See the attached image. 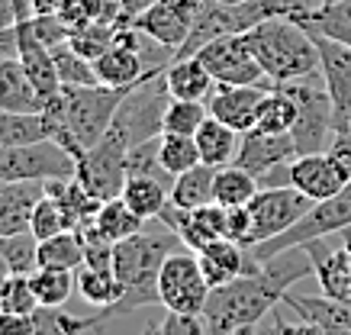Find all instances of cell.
<instances>
[{"label":"cell","instance_id":"6da1fadb","mask_svg":"<svg viewBox=\"0 0 351 335\" xmlns=\"http://www.w3.org/2000/svg\"><path fill=\"white\" fill-rule=\"evenodd\" d=\"M309 274H313V258L300 245V249H287L274 258L261 261V271L255 274L213 287L210 300L203 306L210 335H235L245 325H258L267 313H274L277 303H284L290 287Z\"/></svg>","mask_w":351,"mask_h":335},{"label":"cell","instance_id":"7a4b0ae2","mask_svg":"<svg viewBox=\"0 0 351 335\" xmlns=\"http://www.w3.org/2000/svg\"><path fill=\"white\" fill-rule=\"evenodd\" d=\"M181 236L168 229L161 223L158 229H142L138 236L126 238V242H117V251H113V271H117L119 284L126 287L123 300L110 310H100L104 319H113V316L123 313H136V310H145V306H158L161 293H158V274L161 264L168 255L181 251Z\"/></svg>","mask_w":351,"mask_h":335},{"label":"cell","instance_id":"3957f363","mask_svg":"<svg viewBox=\"0 0 351 335\" xmlns=\"http://www.w3.org/2000/svg\"><path fill=\"white\" fill-rule=\"evenodd\" d=\"M245 42L258 58L271 84H290L319 75V49L306 26L293 16H271L245 33Z\"/></svg>","mask_w":351,"mask_h":335},{"label":"cell","instance_id":"277c9868","mask_svg":"<svg viewBox=\"0 0 351 335\" xmlns=\"http://www.w3.org/2000/svg\"><path fill=\"white\" fill-rule=\"evenodd\" d=\"M132 87H62L64 94V123L55 142H62L71 155H84L90 145L104 139L117 119L119 107Z\"/></svg>","mask_w":351,"mask_h":335},{"label":"cell","instance_id":"5b68a950","mask_svg":"<svg viewBox=\"0 0 351 335\" xmlns=\"http://www.w3.org/2000/svg\"><path fill=\"white\" fill-rule=\"evenodd\" d=\"M168 68V65H165ZM165 68H155L142 84H136L126 94L123 107L110 129H117L129 142V149H136L142 142L158 139L165 132V110L171 103V90L165 81Z\"/></svg>","mask_w":351,"mask_h":335},{"label":"cell","instance_id":"8992f818","mask_svg":"<svg viewBox=\"0 0 351 335\" xmlns=\"http://www.w3.org/2000/svg\"><path fill=\"white\" fill-rule=\"evenodd\" d=\"M77 171V158L62 142L43 139L20 149H0V184H49L68 181Z\"/></svg>","mask_w":351,"mask_h":335},{"label":"cell","instance_id":"52a82bcc","mask_svg":"<svg viewBox=\"0 0 351 335\" xmlns=\"http://www.w3.org/2000/svg\"><path fill=\"white\" fill-rule=\"evenodd\" d=\"M351 226V184L341 190V194L329 197V200H319V203L309 206V213L300 219L297 226H290L284 236L267 238L261 245H252V255L258 261H267L280 255L287 249H300L306 242H316V238H329L339 236L341 229Z\"/></svg>","mask_w":351,"mask_h":335},{"label":"cell","instance_id":"ba28073f","mask_svg":"<svg viewBox=\"0 0 351 335\" xmlns=\"http://www.w3.org/2000/svg\"><path fill=\"white\" fill-rule=\"evenodd\" d=\"M287 94L297 100V123H293V145L297 155H316V151H329L332 136H335V107L326 87H313L306 81H290Z\"/></svg>","mask_w":351,"mask_h":335},{"label":"cell","instance_id":"9c48e42d","mask_svg":"<svg viewBox=\"0 0 351 335\" xmlns=\"http://www.w3.org/2000/svg\"><path fill=\"white\" fill-rule=\"evenodd\" d=\"M129 142L117 129H110L104 139L90 145L84 155H77V171L75 177L84 184L87 194H94L100 203L113 200L123 194L129 177Z\"/></svg>","mask_w":351,"mask_h":335},{"label":"cell","instance_id":"30bf717a","mask_svg":"<svg viewBox=\"0 0 351 335\" xmlns=\"http://www.w3.org/2000/svg\"><path fill=\"white\" fill-rule=\"evenodd\" d=\"M210 281L200 268L197 251H174L165 258L158 274V293H161V306L168 313H193L203 316V306L210 300Z\"/></svg>","mask_w":351,"mask_h":335},{"label":"cell","instance_id":"8fae6325","mask_svg":"<svg viewBox=\"0 0 351 335\" xmlns=\"http://www.w3.org/2000/svg\"><path fill=\"white\" fill-rule=\"evenodd\" d=\"M309 206H313V200L306 194H300L293 184L261 187L258 197L248 203V213H252V245H261L267 238L284 236L290 226H297L300 219L306 216Z\"/></svg>","mask_w":351,"mask_h":335},{"label":"cell","instance_id":"7c38bea8","mask_svg":"<svg viewBox=\"0 0 351 335\" xmlns=\"http://www.w3.org/2000/svg\"><path fill=\"white\" fill-rule=\"evenodd\" d=\"M206 71L213 75L216 84H239V87H274L261 71L258 58L252 55L245 33H229L219 36L213 42H206L197 52Z\"/></svg>","mask_w":351,"mask_h":335},{"label":"cell","instance_id":"4fadbf2b","mask_svg":"<svg viewBox=\"0 0 351 335\" xmlns=\"http://www.w3.org/2000/svg\"><path fill=\"white\" fill-rule=\"evenodd\" d=\"M290 184L300 194H306L313 203L329 200L341 194L351 184L348 164H341L332 151H316V155H297L290 162Z\"/></svg>","mask_w":351,"mask_h":335},{"label":"cell","instance_id":"5bb4252c","mask_svg":"<svg viewBox=\"0 0 351 335\" xmlns=\"http://www.w3.org/2000/svg\"><path fill=\"white\" fill-rule=\"evenodd\" d=\"M197 10H200V0H158L136 20V29L178 55L197 23Z\"/></svg>","mask_w":351,"mask_h":335},{"label":"cell","instance_id":"9a60e30c","mask_svg":"<svg viewBox=\"0 0 351 335\" xmlns=\"http://www.w3.org/2000/svg\"><path fill=\"white\" fill-rule=\"evenodd\" d=\"M158 223H165L168 229H174L181 236L184 249L200 251L206 245L219 242V238H226V206L210 203V206H197V210H181V206L168 203L161 210Z\"/></svg>","mask_w":351,"mask_h":335},{"label":"cell","instance_id":"2e32d148","mask_svg":"<svg viewBox=\"0 0 351 335\" xmlns=\"http://www.w3.org/2000/svg\"><path fill=\"white\" fill-rule=\"evenodd\" d=\"M297 158V145H293V136L290 132H265V129H248L242 132V142H239V155L235 162L239 168H245L255 177H265L267 171L274 168H284Z\"/></svg>","mask_w":351,"mask_h":335},{"label":"cell","instance_id":"e0dca14e","mask_svg":"<svg viewBox=\"0 0 351 335\" xmlns=\"http://www.w3.org/2000/svg\"><path fill=\"white\" fill-rule=\"evenodd\" d=\"M313 39L319 49V75L326 81L332 107H335V123H345L351 119V49L319 33H313Z\"/></svg>","mask_w":351,"mask_h":335},{"label":"cell","instance_id":"ac0fdd59","mask_svg":"<svg viewBox=\"0 0 351 335\" xmlns=\"http://www.w3.org/2000/svg\"><path fill=\"white\" fill-rule=\"evenodd\" d=\"M271 87H239V84H216L206 97L210 116L232 126L239 132H248L258 126V107Z\"/></svg>","mask_w":351,"mask_h":335},{"label":"cell","instance_id":"d6986e66","mask_svg":"<svg viewBox=\"0 0 351 335\" xmlns=\"http://www.w3.org/2000/svg\"><path fill=\"white\" fill-rule=\"evenodd\" d=\"M200 258V268L206 274L210 287H223V284L235 281V277H245V274H255L261 271V261L252 255L248 245H239L232 238H219L213 245L197 251Z\"/></svg>","mask_w":351,"mask_h":335},{"label":"cell","instance_id":"ffe728a7","mask_svg":"<svg viewBox=\"0 0 351 335\" xmlns=\"http://www.w3.org/2000/svg\"><path fill=\"white\" fill-rule=\"evenodd\" d=\"M303 249L313 258V274L322 284V293L339 303H351V251L341 249H326V238L306 242Z\"/></svg>","mask_w":351,"mask_h":335},{"label":"cell","instance_id":"44dd1931","mask_svg":"<svg viewBox=\"0 0 351 335\" xmlns=\"http://www.w3.org/2000/svg\"><path fill=\"white\" fill-rule=\"evenodd\" d=\"M94 68L100 84L107 87H136L155 71V65L138 49H129V45H119V42H113V49H107L100 55L94 62Z\"/></svg>","mask_w":351,"mask_h":335},{"label":"cell","instance_id":"7402d4cb","mask_svg":"<svg viewBox=\"0 0 351 335\" xmlns=\"http://www.w3.org/2000/svg\"><path fill=\"white\" fill-rule=\"evenodd\" d=\"M284 306H290L297 316L319 325L322 335H351V303H339L332 297H306L290 290L284 297Z\"/></svg>","mask_w":351,"mask_h":335},{"label":"cell","instance_id":"603a6c76","mask_svg":"<svg viewBox=\"0 0 351 335\" xmlns=\"http://www.w3.org/2000/svg\"><path fill=\"white\" fill-rule=\"evenodd\" d=\"M45 194V184H3L0 187V242L29 232L32 210Z\"/></svg>","mask_w":351,"mask_h":335},{"label":"cell","instance_id":"cb8c5ba5","mask_svg":"<svg viewBox=\"0 0 351 335\" xmlns=\"http://www.w3.org/2000/svg\"><path fill=\"white\" fill-rule=\"evenodd\" d=\"M0 110H10V113L43 110V94L29 81L20 58H0Z\"/></svg>","mask_w":351,"mask_h":335},{"label":"cell","instance_id":"d4e9b609","mask_svg":"<svg viewBox=\"0 0 351 335\" xmlns=\"http://www.w3.org/2000/svg\"><path fill=\"white\" fill-rule=\"evenodd\" d=\"M165 81H168V90L174 100H206L210 90L216 87L213 75L206 71V65L197 55L171 58L168 68H165Z\"/></svg>","mask_w":351,"mask_h":335},{"label":"cell","instance_id":"484cf974","mask_svg":"<svg viewBox=\"0 0 351 335\" xmlns=\"http://www.w3.org/2000/svg\"><path fill=\"white\" fill-rule=\"evenodd\" d=\"M45 194L58 203V210L64 213L68 229H81V226H87V223H94L97 210L104 206L94 194H87L84 184H81L77 177H68V181H49V184H45Z\"/></svg>","mask_w":351,"mask_h":335},{"label":"cell","instance_id":"4316f807","mask_svg":"<svg viewBox=\"0 0 351 335\" xmlns=\"http://www.w3.org/2000/svg\"><path fill=\"white\" fill-rule=\"evenodd\" d=\"M193 139H197L203 164H210V168H226V164H232L235 155H239L242 132L232 129V126H226V123H219L216 116H210L200 129H197Z\"/></svg>","mask_w":351,"mask_h":335},{"label":"cell","instance_id":"83f0119b","mask_svg":"<svg viewBox=\"0 0 351 335\" xmlns=\"http://www.w3.org/2000/svg\"><path fill=\"white\" fill-rule=\"evenodd\" d=\"M119 197L149 223V219H158L161 210L171 203V187H165V181L152 174H129Z\"/></svg>","mask_w":351,"mask_h":335},{"label":"cell","instance_id":"f1b7e54d","mask_svg":"<svg viewBox=\"0 0 351 335\" xmlns=\"http://www.w3.org/2000/svg\"><path fill=\"white\" fill-rule=\"evenodd\" d=\"M216 171L210 164H197L191 171L178 174L171 181V203L181 206V210H197V206H210L213 200V187H216Z\"/></svg>","mask_w":351,"mask_h":335},{"label":"cell","instance_id":"f546056e","mask_svg":"<svg viewBox=\"0 0 351 335\" xmlns=\"http://www.w3.org/2000/svg\"><path fill=\"white\" fill-rule=\"evenodd\" d=\"M300 23H303L306 29H313V33L326 36V39H335V42L351 49V0H329V3H319L316 10L306 13Z\"/></svg>","mask_w":351,"mask_h":335},{"label":"cell","instance_id":"4dcf8cb0","mask_svg":"<svg viewBox=\"0 0 351 335\" xmlns=\"http://www.w3.org/2000/svg\"><path fill=\"white\" fill-rule=\"evenodd\" d=\"M77 293L97 310H110V306H117L123 300L126 287L119 284L113 268H87L84 264L77 271Z\"/></svg>","mask_w":351,"mask_h":335},{"label":"cell","instance_id":"1f68e13d","mask_svg":"<svg viewBox=\"0 0 351 335\" xmlns=\"http://www.w3.org/2000/svg\"><path fill=\"white\" fill-rule=\"evenodd\" d=\"M94 226L100 229L110 242H126V238L138 236V232L145 229V219L138 216L123 197H113V200H104V206L97 210Z\"/></svg>","mask_w":351,"mask_h":335},{"label":"cell","instance_id":"d6a6232c","mask_svg":"<svg viewBox=\"0 0 351 335\" xmlns=\"http://www.w3.org/2000/svg\"><path fill=\"white\" fill-rule=\"evenodd\" d=\"M84 238L77 229L58 232V236L39 242V268H64V271H81L84 268Z\"/></svg>","mask_w":351,"mask_h":335},{"label":"cell","instance_id":"836d02e7","mask_svg":"<svg viewBox=\"0 0 351 335\" xmlns=\"http://www.w3.org/2000/svg\"><path fill=\"white\" fill-rule=\"evenodd\" d=\"M261 184H258L255 174H248L239 164H226L216 171V187H213V200L219 206H248L258 197Z\"/></svg>","mask_w":351,"mask_h":335},{"label":"cell","instance_id":"e575fe53","mask_svg":"<svg viewBox=\"0 0 351 335\" xmlns=\"http://www.w3.org/2000/svg\"><path fill=\"white\" fill-rule=\"evenodd\" d=\"M32 323H36V335H84L94 332L107 323L104 316H71L62 306H39L32 313Z\"/></svg>","mask_w":351,"mask_h":335},{"label":"cell","instance_id":"d590c367","mask_svg":"<svg viewBox=\"0 0 351 335\" xmlns=\"http://www.w3.org/2000/svg\"><path fill=\"white\" fill-rule=\"evenodd\" d=\"M52 139L45 129L43 113H10L0 110V149H20L32 142Z\"/></svg>","mask_w":351,"mask_h":335},{"label":"cell","instance_id":"8d00e7d4","mask_svg":"<svg viewBox=\"0 0 351 335\" xmlns=\"http://www.w3.org/2000/svg\"><path fill=\"white\" fill-rule=\"evenodd\" d=\"M117 0H58L55 3V13L62 16V23L71 33L81 26H90V23L117 26Z\"/></svg>","mask_w":351,"mask_h":335},{"label":"cell","instance_id":"74e56055","mask_svg":"<svg viewBox=\"0 0 351 335\" xmlns=\"http://www.w3.org/2000/svg\"><path fill=\"white\" fill-rule=\"evenodd\" d=\"M29 281L36 297H39V306H64L68 297L77 290V271L36 268L29 274Z\"/></svg>","mask_w":351,"mask_h":335},{"label":"cell","instance_id":"f35d334b","mask_svg":"<svg viewBox=\"0 0 351 335\" xmlns=\"http://www.w3.org/2000/svg\"><path fill=\"white\" fill-rule=\"evenodd\" d=\"M158 162L171 177H178V174L203 164L197 139L193 136H178V132H161L158 136Z\"/></svg>","mask_w":351,"mask_h":335},{"label":"cell","instance_id":"ab89813d","mask_svg":"<svg viewBox=\"0 0 351 335\" xmlns=\"http://www.w3.org/2000/svg\"><path fill=\"white\" fill-rule=\"evenodd\" d=\"M297 123V100L287 94V87L274 84L258 107V129L265 132H290Z\"/></svg>","mask_w":351,"mask_h":335},{"label":"cell","instance_id":"60d3db41","mask_svg":"<svg viewBox=\"0 0 351 335\" xmlns=\"http://www.w3.org/2000/svg\"><path fill=\"white\" fill-rule=\"evenodd\" d=\"M52 58H55V68H58V77H62V87H94V84H100L94 62L84 58V55H77L68 42L55 45Z\"/></svg>","mask_w":351,"mask_h":335},{"label":"cell","instance_id":"b9f144b4","mask_svg":"<svg viewBox=\"0 0 351 335\" xmlns=\"http://www.w3.org/2000/svg\"><path fill=\"white\" fill-rule=\"evenodd\" d=\"M210 119L206 100H174L171 97L165 110V132H178V136H197L203 123Z\"/></svg>","mask_w":351,"mask_h":335},{"label":"cell","instance_id":"7bdbcfd3","mask_svg":"<svg viewBox=\"0 0 351 335\" xmlns=\"http://www.w3.org/2000/svg\"><path fill=\"white\" fill-rule=\"evenodd\" d=\"M113 42H117V26H110V23H90L68 36V45L90 62H97L107 49H113Z\"/></svg>","mask_w":351,"mask_h":335},{"label":"cell","instance_id":"ee69618b","mask_svg":"<svg viewBox=\"0 0 351 335\" xmlns=\"http://www.w3.org/2000/svg\"><path fill=\"white\" fill-rule=\"evenodd\" d=\"M0 255L10 264L13 274H32L39 268V238L32 232H20L0 242Z\"/></svg>","mask_w":351,"mask_h":335},{"label":"cell","instance_id":"f6af8a7d","mask_svg":"<svg viewBox=\"0 0 351 335\" xmlns=\"http://www.w3.org/2000/svg\"><path fill=\"white\" fill-rule=\"evenodd\" d=\"M0 310H7V313H23V316H32L39 310V297L32 290L29 274H10V277H7L3 293H0Z\"/></svg>","mask_w":351,"mask_h":335},{"label":"cell","instance_id":"bcb514c9","mask_svg":"<svg viewBox=\"0 0 351 335\" xmlns=\"http://www.w3.org/2000/svg\"><path fill=\"white\" fill-rule=\"evenodd\" d=\"M29 232L39 242H45V238L58 236V232H68V223H64V213L58 210V203H55L49 194L39 197V203H36V210H32V223H29Z\"/></svg>","mask_w":351,"mask_h":335},{"label":"cell","instance_id":"7dc6e473","mask_svg":"<svg viewBox=\"0 0 351 335\" xmlns=\"http://www.w3.org/2000/svg\"><path fill=\"white\" fill-rule=\"evenodd\" d=\"M161 332L165 335H210L206 319L193 313H168L161 319Z\"/></svg>","mask_w":351,"mask_h":335},{"label":"cell","instance_id":"c3c4849f","mask_svg":"<svg viewBox=\"0 0 351 335\" xmlns=\"http://www.w3.org/2000/svg\"><path fill=\"white\" fill-rule=\"evenodd\" d=\"M267 335H322L319 325H313L309 319H303V316H297V319H284V316L271 313V332Z\"/></svg>","mask_w":351,"mask_h":335},{"label":"cell","instance_id":"681fc988","mask_svg":"<svg viewBox=\"0 0 351 335\" xmlns=\"http://www.w3.org/2000/svg\"><path fill=\"white\" fill-rule=\"evenodd\" d=\"M158 0H117V29H129V26H136V20L142 13L155 7Z\"/></svg>","mask_w":351,"mask_h":335},{"label":"cell","instance_id":"f907efd6","mask_svg":"<svg viewBox=\"0 0 351 335\" xmlns=\"http://www.w3.org/2000/svg\"><path fill=\"white\" fill-rule=\"evenodd\" d=\"M329 151L339 158L341 164H348V171H351V119L335 123V136H332Z\"/></svg>","mask_w":351,"mask_h":335},{"label":"cell","instance_id":"816d5d0a","mask_svg":"<svg viewBox=\"0 0 351 335\" xmlns=\"http://www.w3.org/2000/svg\"><path fill=\"white\" fill-rule=\"evenodd\" d=\"M0 335H36V323L32 316L0 310Z\"/></svg>","mask_w":351,"mask_h":335},{"label":"cell","instance_id":"f5cc1de1","mask_svg":"<svg viewBox=\"0 0 351 335\" xmlns=\"http://www.w3.org/2000/svg\"><path fill=\"white\" fill-rule=\"evenodd\" d=\"M0 58H20V39H16V26L0 29Z\"/></svg>","mask_w":351,"mask_h":335},{"label":"cell","instance_id":"db71d44e","mask_svg":"<svg viewBox=\"0 0 351 335\" xmlns=\"http://www.w3.org/2000/svg\"><path fill=\"white\" fill-rule=\"evenodd\" d=\"M16 26V0H0V29Z\"/></svg>","mask_w":351,"mask_h":335},{"label":"cell","instance_id":"11a10c76","mask_svg":"<svg viewBox=\"0 0 351 335\" xmlns=\"http://www.w3.org/2000/svg\"><path fill=\"white\" fill-rule=\"evenodd\" d=\"M55 3L58 0H32V13H49V10H55Z\"/></svg>","mask_w":351,"mask_h":335},{"label":"cell","instance_id":"9f6ffc18","mask_svg":"<svg viewBox=\"0 0 351 335\" xmlns=\"http://www.w3.org/2000/svg\"><path fill=\"white\" fill-rule=\"evenodd\" d=\"M13 271H10V264L3 261V255H0V293H3V284H7V277H10Z\"/></svg>","mask_w":351,"mask_h":335},{"label":"cell","instance_id":"6f0895ef","mask_svg":"<svg viewBox=\"0 0 351 335\" xmlns=\"http://www.w3.org/2000/svg\"><path fill=\"white\" fill-rule=\"evenodd\" d=\"M339 236H341V245H345V249L351 251V226H348V229H341Z\"/></svg>","mask_w":351,"mask_h":335},{"label":"cell","instance_id":"680465c9","mask_svg":"<svg viewBox=\"0 0 351 335\" xmlns=\"http://www.w3.org/2000/svg\"><path fill=\"white\" fill-rule=\"evenodd\" d=\"M142 335H165V332H161V323L158 325H149V329H145Z\"/></svg>","mask_w":351,"mask_h":335},{"label":"cell","instance_id":"91938a15","mask_svg":"<svg viewBox=\"0 0 351 335\" xmlns=\"http://www.w3.org/2000/svg\"><path fill=\"white\" fill-rule=\"evenodd\" d=\"M235 335H258V332H255V325H245V329H239Z\"/></svg>","mask_w":351,"mask_h":335},{"label":"cell","instance_id":"94428289","mask_svg":"<svg viewBox=\"0 0 351 335\" xmlns=\"http://www.w3.org/2000/svg\"><path fill=\"white\" fill-rule=\"evenodd\" d=\"M213 3H245V0H213Z\"/></svg>","mask_w":351,"mask_h":335},{"label":"cell","instance_id":"6125c7cd","mask_svg":"<svg viewBox=\"0 0 351 335\" xmlns=\"http://www.w3.org/2000/svg\"><path fill=\"white\" fill-rule=\"evenodd\" d=\"M326 3H329V0H326Z\"/></svg>","mask_w":351,"mask_h":335},{"label":"cell","instance_id":"be15d7a7","mask_svg":"<svg viewBox=\"0 0 351 335\" xmlns=\"http://www.w3.org/2000/svg\"><path fill=\"white\" fill-rule=\"evenodd\" d=\"M0 187H3V184H0Z\"/></svg>","mask_w":351,"mask_h":335}]
</instances>
